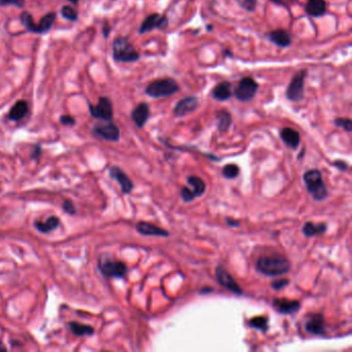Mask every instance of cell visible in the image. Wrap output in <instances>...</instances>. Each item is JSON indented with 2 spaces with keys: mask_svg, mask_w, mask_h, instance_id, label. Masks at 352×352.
<instances>
[{
  "mask_svg": "<svg viewBox=\"0 0 352 352\" xmlns=\"http://www.w3.org/2000/svg\"><path fill=\"white\" fill-rule=\"evenodd\" d=\"M334 165H335L336 168H338V169H339L340 171H342V172H345V171H347V170L349 169V165L347 164V162H346V161H343V160H337V161H335Z\"/></svg>",
  "mask_w": 352,
  "mask_h": 352,
  "instance_id": "obj_42",
  "label": "cell"
},
{
  "mask_svg": "<svg viewBox=\"0 0 352 352\" xmlns=\"http://www.w3.org/2000/svg\"><path fill=\"white\" fill-rule=\"evenodd\" d=\"M140 55L135 48L130 44L127 37L118 36L113 44V58L117 62H135L139 59Z\"/></svg>",
  "mask_w": 352,
  "mask_h": 352,
  "instance_id": "obj_3",
  "label": "cell"
},
{
  "mask_svg": "<svg viewBox=\"0 0 352 352\" xmlns=\"http://www.w3.org/2000/svg\"><path fill=\"white\" fill-rule=\"evenodd\" d=\"M273 307L278 313L281 314H294L301 309L299 301H291L288 299H274Z\"/></svg>",
  "mask_w": 352,
  "mask_h": 352,
  "instance_id": "obj_15",
  "label": "cell"
},
{
  "mask_svg": "<svg viewBox=\"0 0 352 352\" xmlns=\"http://www.w3.org/2000/svg\"><path fill=\"white\" fill-rule=\"evenodd\" d=\"M268 39L280 48H287L292 45V36L283 29H277L268 33Z\"/></svg>",
  "mask_w": 352,
  "mask_h": 352,
  "instance_id": "obj_19",
  "label": "cell"
},
{
  "mask_svg": "<svg viewBox=\"0 0 352 352\" xmlns=\"http://www.w3.org/2000/svg\"><path fill=\"white\" fill-rule=\"evenodd\" d=\"M181 197L185 202H191L193 201L196 197L194 196L193 192L191 191L190 188L188 187H182L181 189Z\"/></svg>",
  "mask_w": 352,
  "mask_h": 352,
  "instance_id": "obj_37",
  "label": "cell"
},
{
  "mask_svg": "<svg viewBox=\"0 0 352 352\" xmlns=\"http://www.w3.org/2000/svg\"><path fill=\"white\" fill-rule=\"evenodd\" d=\"M248 324L252 328H256L261 332H266L268 328V319L264 316H257V317L251 318Z\"/></svg>",
  "mask_w": 352,
  "mask_h": 352,
  "instance_id": "obj_30",
  "label": "cell"
},
{
  "mask_svg": "<svg viewBox=\"0 0 352 352\" xmlns=\"http://www.w3.org/2000/svg\"><path fill=\"white\" fill-rule=\"evenodd\" d=\"M60 14H61V16L65 20L70 21V22H77L78 19H79L78 12L75 9H73L72 7H69V6L62 7L61 10H60Z\"/></svg>",
  "mask_w": 352,
  "mask_h": 352,
  "instance_id": "obj_31",
  "label": "cell"
},
{
  "mask_svg": "<svg viewBox=\"0 0 352 352\" xmlns=\"http://www.w3.org/2000/svg\"><path fill=\"white\" fill-rule=\"evenodd\" d=\"M101 31H102L103 37H105L106 39L109 38L110 33H111V26H110V23H109L107 20H105L103 23H102V29H101Z\"/></svg>",
  "mask_w": 352,
  "mask_h": 352,
  "instance_id": "obj_41",
  "label": "cell"
},
{
  "mask_svg": "<svg viewBox=\"0 0 352 352\" xmlns=\"http://www.w3.org/2000/svg\"><path fill=\"white\" fill-rule=\"evenodd\" d=\"M89 112L90 115L95 118L102 121H113L114 118V110L113 105L110 98L108 97H99L98 102L96 105H92L89 102Z\"/></svg>",
  "mask_w": 352,
  "mask_h": 352,
  "instance_id": "obj_6",
  "label": "cell"
},
{
  "mask_svg": "<svg viewBox=\"0 0 352 352\" xmlns=\"http://www.w3.org/2000/svg\"><path fill=\"white\" fill-rule=\"evenodd\" d=\"M307 72L301 70L297 73L293 79L288 88L286 90V97L292 101H301L304 98V88H305V78Z\"/></svg>",
  "mask_w": 352,
  "mask_h": 352,
  "instance_id": "obj_7",
  "label": "cell"
},
{
  "mask_svg": "<svg viewBox=\"0 0 352 352\" xmlns=\"http://www.w3.org/2000/svg\"><path fill=\"white\" fill-rule=\"evenodd\" d=\"M110 177L117 181L121 187V190L124 194H129L133 190V182L130 178L119 168V167H112L109 171Z\"/></svg>",
  "mask_w": 352,
  "mask_h": 352,
  "instance_id": "obj_13",
  "label": "cell"
},
{
  "mask_svg": "<svg viewBox=\"0 0 352 352\" xmlns=\"http://www.w3.org/2000/svg\"><path fill=\"white\" fill-rule=\"evenodd\" d=\"M150 117V109L148 103L140 102L131 112V120L138 128H143Z\"/></svg>",
  "mask_w": 352,
  "mask_h": 352,
  "instance_id": "obj_14",
  "label": "cell"
},
{
  "mask_svg": "<svg viewBox=\"0 0 352 352\" xmlns=\"http://www.w3.org/2000/svg\"><path fill=\"white\" fill-rule=\"evenodd\" d=\"M255 266L256 270L264 276L278 277L287 274L292 267V263L285 256L279 253H273L259 256Z\"/></svg>",
  "mask_w": 352,
  "mask_h": 352,
  "instance_id": "obj_1",
  "label": "cell"
},
{
  "mask_svg": "<svg viewBox=\"0 0 352 352\" xmlns=\"http://www.w3.org/2000/svg\"><path fill=\"white\" fill-rule=\"evenodd\" d=\"M3 351H8V348L5 346L4 342L0 340V352H3Z\"/></svg>",
  "mask_w": 352,
  "mask_h": 352,
  "instance_id": "obj_45",
  "label": "cell"
},
{
  "mask_svg": "<svg viewBox=\"0 0 352 352\" xmlns=\"http://www.w3.org/2000/svg\"><path fill=\"white\" fill-rule=\"evenodd\" d=\"M306 330L314 336L325 335V321L324 317L320 313H312L308 315L305 323Z\"/></svg>",
  "mask_w": 352,
  "mask_h": 352,
  "instance_id": "obj_11",
  "label": "cell"
},
{
  "mask_svg": "<svg viewBox=\"0 0 352 352\" xmlns=\"http://www.w3.org/2000/svg\"><path fill=\"white\" fill-rule=\"evenodd\" d=\"M197 107H198V98L195 96H189V97L183 98L176 105L174 109V114L177 117H184L194 112L197 109Z\"/></svg>",
  "mask_w": 352,
  "mask_h": 352,
  "instance_id": "obj_17",
  "label": "cell"
},
{
  "mask_svg": "<svg viewBox=\"0 0 352 352\" xmlns=\"http://www.w3.org/2000/svg\"><path fill=\"white\" fill-rule=\"evenodd\" d=\"M135 229L138 234H140L142 236H146V237L152 236V237L168 238L170 236V233L168 231L146 221H138L135 225Z\"/></svg>",
  "mask_w": 352,
  "mask_h": 352,
  "instance_id": "obj_16",
  "label": "cell"
},
{
  "mask_svg": "<svg viewBox=\"0 0 352 352\" xmlns=\"http://www.w3.org/2000/svg\"><path fill=\"white\" fill-rule=\"evenodd\" d=\"M187 183L192 187L191 191L195 197H199L205 192V183L204 181L197 176H189L187 178Z\"/></svg>",
  "mask_w": 352,
  "mask_h": 352,
  "instance_id": "obj_27",
  "label": "cell"
},
{
  "mask_svg": "<svg viewBox=\"0 0 352 352\" xmlns=\"http://www.w3.org/2000/svg\"><path fill=\"white\" fill-rule=\"evenodd\" d=\"M334 123H335L336 126L342 127L347 132H350L352 130V122L348 118H338V119H335Z\"/></svg>",
  "mask_w": 352,
  "mask_h": 352,
  "instance_id": "obj_33",
  "label": "cell"
},
{
  "mask_svg": "<svg viewBox=\"0 0 352 352\" xmlns=\"http://www.w3.org/2000/svg\"><path fill=\"white\" fill-rule=\"evenodd\" d=\"M7 6L23 8L25 6V0H0V7Z\"/></svg>",
  "mask_w": 352,
  "mask_h": 352,
  "instance_id": "obj_38",
  "label": "cell"
},
{
  "mask_svg": "<svg viewBox=\"0 0 352 352\" xmlns=\"http://www.w3.org/2000/svg\"><path fill=\"white\" fill-rule=\"evenodd\" d=\"M180 87L178 83L171 78L159 79L151 82L146 88V94L152 98L169 97L176 94Z\"/></svg>",
  "mask_w": 352,
  "mask_h": 352,
  "instance_id": "obj_4",
  "label": "cell"
},
{
  "mask_svg": "<svg viewBox=\"0 0 352 352\" xmlns=\"http://www.w3.org/2000/svg\"><path fill=\"white\" fill-rule=\"evenodd\" d=\"M257 90L258 84L252 78H244L239 82L235 96L240 101H250L255 97Z\"/></svg>",
  "mask_w": 352,
  "mask_h": 352,
  "instance_id": "obj_9",
  "label": "cell"
},
{
  "mask_svg": "<svg viewBox=\"0 0 352 352\" xmlns=\"http://www.w3.org/2000/svg\"><path fill=\"white\" fill-rule=\"evenodd\" d=\"M59 122L64 126H75L77 124L76 119L70 115H62L59 118Z\"/></svg>",
  "mask_w": 352,
  "mask_h": 352,
  "instance_id": "obj_39",
  "label": "cell"
},
{
  "mask_svg": "<svg viewBox=\"0 0 352 352\" xmlns=\"http://www.w3.org/2000/svg\"><path fill=\"white\" fill-rule=\"evenodd\" d=\"M42 153H43V149H42L40 145L37 144V145H35L33 147V151L31 153V158L34 159V160H38L39 157L42 156Z\"/></svg>",
  "mask_w": 352,
  "mask_h": 352,
  "instance_id": "obj_40",
  "label": "cell"
},
{
  "mask_svg": "<svg viewBox=\"0 0 352 352\" xmlns=\"http://www.w3.org/2000/svg\"><path fill=\"white\" fill-rule=\"evenodd\" d=\"M67 2H69L70 4H73V5H78L80 0H67Z\"/></svg>",
  "mask_w": 352,
  "mask_h": 352,
  "instance_id": "obj_46",
  "label": "cell"
},
{
  "mask_svg": "<svg viewBox=\"0 0 352 352\" xmlns=\"http://www.w3.org/2000/svg\"><path fill=\"white\" fill-rule=\"evenodd\" d=\"M28 111H29L28 102L26 100H23V99L19 100L10 110L8 118L14 122L20 121L26 117V115L28 114Z\"/></svg>",
  "mask_w": 352,
  "mask_h": 352,
  "instance_id": "obj_20",
  "label": "cell"
},
{
  "mask_svg": "<svg viewBox=\"0 0 352 352\" xmlns=\"http://www.w3.org/2000/svg\"><path fill=\"white\" fill-rule=\"evenodd\" d=\"M239 174H240V168L234 163L226 164L222 169V175L226 179H235L239 176Z\"/></svg>",
  "mask_w": 352,
  "mask_h": 352,
  "instance_id": "obj_32",
  "label": "cell"
},
{
  "mask_svg": "<svg viewBox=\"0 0 352 352\" xmlns=\"http://www.w3.org/2000/svg\"><path fill=\"white\" fill-rule=\"evenodd\" d=\"M271 2L276 4V5H279V6L286 7V0H271Z\"/></svg>",
  "mask_w": 352,
  "mask_h": 352,
  "instance_id": "obj_44",
  "label": "cell"
},
{
  "mask_svg": "<svg viewBox=\"0 0 352 352\" xmlns=\"http://www.w3.org/2000/svg\"><path fill=\"white\" fill-rule=\"evenodd\" d=\"M69 329L72 330V333L77 336V337H88V336H93L95 333V329L93 326L80 323L77 321H70L68 322Z\"/></svg>",
  "mask_w": 352,
  "mask_h": 352,
  "instance_id": "obj_24",
  "label": "cell"
},
{
  "mask_svg": "<svg viewBox=\"0 0 352 352\" xmlns=\"http://www.w3.org/2000/svg\"><path fill=\"white\" fill-rule=\"evenodd\" d=\"M226 222H227V224H229L230 226H234V227H237V226L240 225V223H239L237 220L234 221V220L231 219V218H226Z\"/></svg>",
  "mask_w": 352,
  "mask_h": 352,
  "instance_id": "obj_43",
  "label": "cell"
},
{
  "mask_svg": "<svg viewBox=\"0 0 352 352\" xmlns=\"http://www.w3.org/2000/svg\"><path fill=\"white\" fill-rule=\"evenodd\" d=\"M60 225V219L56 216L49 217L46 221H36L34 222V227L42 234H49L58 229Z\"/></svg>",
  "mask_w": 352,
  "mask_h": 352,
  "instance_id": "obj_25",
  "label": "cell"
},
{
  "mask_svg": "<svg viewBox=\"0 0 352 352\" xmlns=\"http://www.w3.org/2000/svg\"><path fill=\"white\" fill-rule=\"evenodd\" d=\"M280 136L282 138L283 143L292 149H297L301 144V135L300 133L289 127H285L280 132Z\"/></svg>",
  "mask_w": 352,
  "mask_h": 352,
  "instance_id": "obj_18",
  "label": "cell"
},
{
  "mask_svg": "<svg viewBox=\"0 0 352 352\" xmlns=\"http://www.w3.org/2000/svg\"><path fill=\"white\" fill-rule=\"evenodd\" d=\"M289 284L288 279H276L271 283V286L274 291H281L285 288Z\"/></svg>",
  "mask_w": 352,
  "mask_h": 352,
  "instance_id": "obj_36",
  "label": "cell"
},
{
  "mask_svg": "<svg viewBox=\"0 0 352 352\" xmlns=\"http://www.w3.org/2000/svg\"><path fill=\"white\" fill-rule=\"evenodd\" d=\"M215 276H216L218 283L221 286L229 289L234 295H238V296L243 295V289L241 288V286L236 282L233 276L229 272H226L221 265L216 267Z\"/></svg>",
  "mask_w": 352,
  "mask_h": 352,
  "instance_id": "obj_10",
  "label": "cell"
},
{
  "mask_svg": "<svg viewBox=\"0 0 352 352\" xmlns=\"http://www.w3.org/2000/svg\"><path fill=\"white\" fill-rule=\"evenodd\" d=\"M306 12L314 18H320L326 14V4L324 0H308Z\"/></svg>",
  "mask_w": 352,
  "mask_h": 352,
  "instance_id": "obj_21",
  "label": "cell"
},
{
  "mask_svg": "<svg viewBox=\"0 0 352 352\" xmlns=\"http://www.w3.org/2000/svg\"><path fill=\"white\" fill-rule=\"evenodd\" d=\"M98 271L102 275V277H105L106 279H112V278L121 279V278L126 277L128 273V267L122 261L113 260V259H107V260L99 259Z\"/></svg>",
  "mask_w": 352,
  "mask_h": 352,
  "instance_id": "obj_5",
  "label": "cell"
},
{
  "mask_svg": "<svg viewBox=\"0 0 352 352\" xmlns=\"http://www.w3.org/2000/svg\"><path fill=\"white\" fill-rule=\"evenodd\" d=\"M239 6L247 12H254L256 9L257 0H237Z\"/></svg>",
  "mask_w": 352,
  "mask_h": 352,
  "instance_id": "obj_34",
  "label": "cell"
},
{
  "mask_svg": "<svg viewBox=\"0 0 352 352\" xmlns=\"http://www.w3.org/2000/svg\"><path fill=\"white\" fill-rule=\"evenodd\" d=\"M57 18V14L55 12H51L48 13L47 15H45L39 23L37 24V34H45L47 32H49L52 28V26L54 25L55 21Z\"/></svg>",
  "mask_w": 352,
  "mask_h": 352,
  "instance_id": "obj_26",
  "label": "cell"
},
{
  "mask_svg": "<svg viewBox=\"0 0 352 352\" xmlns=\"http://www.w3.org/2000/svg\"><path fill=\"white\" fill-rule=\"evenodd\" d=\"M62 209L64 212L68 215H76L77 213V210H76V206L74 204V202L70 200V199H65L62 203Z\"/></svg>",
  "mask_w": 352,
  "mask_h": 352,
  "instance_id": "obj_35",
  "label": "cell"
},
{
  "mask_svg": "<svg viewBox=\"0 0 352 352\" xmlns=\"http://www.w3.org/2000/svg\"><path fill=\"white\" fill-rule=\"evenodd\" d=\"M326 231H327V225L324 222H320V223L306 222L305 225L303 226V234L308 238L323 235L326 233Z\"/></svg>",
  "mask_w": 352,
  "mask_h": 352,
  "instance_id": "obj_23",
  "label": "cell"
},
{
  "mask_svg": "<svg viewBox=\"0 0 352 352\" xmlns=\"http://www.w3.org/2000/svg\"><path fill=\"white\" fill-rule=\"evenodd\" d=\"M19 20H20V23L26 28V31L37 34V24L33 22L32 15L29 12L27 11L22 12V14L19 17Z\"/></svg>",
  "mask_w": 352,
  "mask_h": 352,
  "instance_id": "obj_29",
  "label": "cell"
},
{
  "mask_svg": "<svg viewBox=\"0 0 352 352\" xmlns=\"http://www.w3.org/2000/svg\"><path fill=\"white\" fill-rule=\"evenodd\" d=\"M92 133L95 137L109 140V142H118L120 139V129L112 121L96 124L92 128Z\"/></svg>",
  "mask_w": 352,
  "mask_h": 352,
  "instance_id": "obj_8",
  "label": "cell"
},
{
  "mask_svg": "<svg viewBox=\"0 0 352 352\" xmlns=\"http://www.w3.org/2000/svg\"><path fill=\"white\" fill-rule=\"evenodd\" d=\"M232 95H233L232 84L230 82H221L217 84L212 91L213 98L219 101H225L230 99Z\"/></svg>",
  "mask_w": 352,
  "mask_h": 352,
  "instance_id": "obj_22",
  "label": "cell"
},
{
  "mask_svg": "<svg viewBox=\"0 0 352 352\" xmlns=\"http://www.w3.org/2000/svg\"><path fill=\"white\" fill-rule=\"evenodd\" d=\"M169 24V21L165 17H161L158 14H152L150 16H148L144 22L140 25L139 29H138V33L139 34H144L146 32L152 31L154 29H161V28H165Z\"/></svg>",
  "mask_w": 352,
  "mask_h": 352,
  "instance_id": "obj_12",
  "label": "cell"
},
{
  "mask_svg": "<svg viewBox=\"0 0 352 352\" xmlns=\"http://www.w3.org/2000/svg\"><path fill=\"white\" fill-rule=\"evenodd\" d=\"M216 121H217L218 130L220 132H226L232 125L233 118H232V115L227 111H221L220 113H218L216 117Z\"/></svg>",
  "mask_w": 352,
  "mask_h": 352,
  "instance_id": "obj_28",
  "label": "cell"
},
{
  "mask_svg": "<svg viewBox=\"0 0 352 352\" xmlns=\"http://www.w3.org/2000/svg\"><path fill=\"white\" fill-rule=\"evenodd\" d=\"M225 55H229V56H233V54H232V53H231V52H230L229 50H226V51H225Z\"/></svg>",
  "mask_w": 352,
  "mask_h": 352,
  "instance_id": "obj_47",
  "label": "cell"
},
{
  "mask_svg": "<svg viewBox=\"0 0 352 352\" xmlns=\"http://www.w3.org/2000/svg\"><path fill=\"white\" fill-rule=\"evenodd\" d=\"M303 180L306 184L308 192L315 200L321 201L327 197V189L323 182L322 174L319 170L312 169L307 171L303 175Z\"/></svg>",
  "mask_w": 352,
  "mask_h": 352,
  "instance_id": "obj_2",
  "label": "cell"
}]
</instances>
